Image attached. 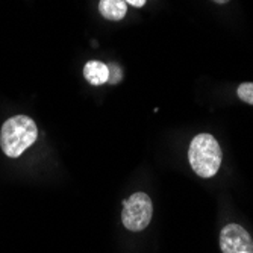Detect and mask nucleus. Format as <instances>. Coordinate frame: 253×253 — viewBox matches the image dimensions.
I'll list each match as a JSON object with an SVG mask.
<instances>
[{
  "label": "nucleus",
  "instance_id": "nucleus-1",
  "mask_svg": "<svg viewBox=\"0 0 253 253\" xmlns=\"http://www.w3.org/2000/svg\"><path fill=\"white\" fill-rule=\"evenodd\" d=\"M38 136L35 122L28 116H15L8 119L0 130V146L9 158H18L29 149Z\"/></svg>",
  "mask_w": 253,
  "mask_h": 253
},
{
  "label": "nucleus",
  "instance_id": "nucleus-2",
  "mask_svg": "<svg viewBox=\"0 0 253 253\" xmlns=\"http://www.w3.org/2000/svg\"><path fill=\"white\" fill-rule=\"evenodd\" d=\"M221 149L215 138L210 133H200L194 136L190 149L188 161L194 173L200 177H212L218 173L221 166Z\"/></svg>",
  "mask_w": 253,
  "mask_h": 253
},
{
  "label": "nucleus",
  "instance_id": "nucleus-3",
  "mask_svg": "<svg viewBox=\"0 0 253 253\" xmlns=\"http://www.w3.org/2000/svg\"><path fill=\"white\" fill-rule=\"evenodd\" d=\"M153 205L146 193H135L123 203L122 221L132 232H141L150 224Z\"/></svg>",
  "mask_w": 253,
  "mask_h": 253
},
{
  "label": "nucleus",
  "instance_id": "nucleus-4",
  "mask_svg": "<svg viewBox=\"0 0 253 253\" xmlns=\"http://www.w3.org/2000/svg\"><path fill=\"white\" fill-rule=\"evenodd\" d=\"M220 249L223 253H253V241L243 226L231 223L220 232Z\"/></svg>",
  "mask_w": 253,
  "mask_h": 253
},
{
  "label": "nucleus",
  "instance_id": "nucleus-5",
  "mask_svg": "<svg viewBox=\"0 0 253 253\" xmlns=\"http://www.w3.org/2000/svg\"><path fill=\"white\" fill-rule=\"evenodd\" d=\"M84 76L91 85H103L108 82V65L100 61H89L84 67Z\"/></svg>",
  "mask_w": 253,
  "mask_h": 253
},
{
  "label": "nucleus",
  "instance_id": "nucleus-6",
  "mask_svg": "<svg viewBox=\"0 0 253 253\" xmlns=\"http://www.w3.org/2000/svg\"><path fill=\"white\" fill-rule=\"evenodd\" d=\"M99 12L106 20L119 21L126 15L127 6L123 0H100L99 2Z\"/></svg>",
  "mask_w": 253,
  "mask_h": 253
},
{
  "label": "nucleus",
  "instance_id": "nucleus-7",
  "mask_svg": "<svg viewBox=\"0 0 253 253\" xmlns=\"http://www.w3.org/2000/svg\"><path fill=\"white\" fill-rule=\"evenodd\" d=\"M238 93V97L244 102V103H249V105H253V82H246V84H241L237 89Z\"/></svg>",
  "mask_w": 253,
  "mask_h": 253
},
{
  "label": "nucleus",
  "instance_id": "nucleus-8",
  "mask_svg": "<svg viewBox=\"0 0 253 253\" xmlns=\"http://www.w3.org/2000/svg\"><path fill=\"white\" fill-rule=\"evenodd\" d=\"M108 72H109V78H108L109 84H119L122 81V68L117 64H109Z\"/></svg>",
  "mask_w": 253,
  "mask_h": 253
},
{
  "label": "nucleus",
  "instance_id": "nucleus-9",
  "mask_svg": "<svg viewBox=\"0 0 253 253\" xmlns=\"http://www.w3.org/2000/svg\"><path fill=\"white\" fill-rule=\"evenodd\" d=\"M123 2H125V3H129V5H132V6H135V8H141V6L146 5L147 0H123Z\"/></svg>",
  "mask_w": 253,
  "mask_h": 253
},
{
  "label": "nucleus",
  "instance_id": "nucleus-10",
  "mask_svg": "<svg viewBox=\"0 0 253 253\" xmlns=\"http://www.w3.org/2000/svg\"><path fill=\"white\" fill-rule=\"evenodd\" d=\"M212 2H215V3H220V5H223V3H227L229 0H212Z\"/></svg>",
  "mask_w": 253,
  "mask_h": 253
},
{
  "label": "nucleus",
  "instance_id": "nucleus-11",
  "mask_svg": "<svg viewBox=\"0 0 253 253\" xmlns=\"http://www.w3.org/2000/svg\"><path fill=\"white\" fill-rule=\"evenodd\" d=\"M243 253H246V252H243Z\"/></svg>",
  "mask_w": 253,
  "mask_h": 253
}]
</instances>
